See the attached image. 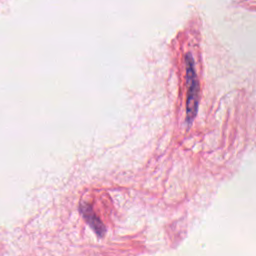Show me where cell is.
<instances>
[{
    "label": "cell",
    "mask_w": 256,
    "mask_h": 256,
    "mask_svg": "<svg viewBox=\"0 0 256 256\" xmlns=\"http://www.w3.org/2000/svg\"><path fill=\"white\" fill-rule=\"evenodd\" d=\"M186 66V80H187V104H186V122L191 125L197 115L199 99H200V85L195 70L194 60L191 54L185 56Z\"/></svg>",
    "instance_id": "obj_1"
},
{
    "label": "cell",
    "mask_w": 256,
    "mask_h": 256,
    "mask_svg": "<svg viewBox=\"0 0 256 256\" xmlns=\"http://www.w3.org/2000/svg\"><path fill=\"white\" fill-rule=\"evenodd\" d=\"M80 210H81V213H82L83 217L85 218L86 222L95 231V233L99 237H103L105 235V233H106L105 226L100 221V219L97 217V215L93 211L92 207L89 204H87V203H82L80 205Z\"/></svg>",
    "instance_id": "obj_2"
}]
</instances>
